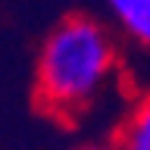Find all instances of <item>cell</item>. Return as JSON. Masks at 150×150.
<instances>
[{
  "mask_svg": "<svg viewBox=\"0 0 150 150\" xmlns=\"http://www.w3.org/2000/svg\"><path fill=\"white\" fill-rule=\"evenodd\" d=\"M119 78L116 38L94 16H66L44 35L35 56V100L59 122L88 116Z\"/></svg>",
  "mask_w": 150,
  "mask_h": 150,
  "instance_id": "6da1fadb",
  "label": "cell"
},
{
  "mask_svg": "<svg viewBox=\"0 0 150 150\" xmlns=\"http://www.w3.org/2000/svg\"><path fill=\"white\" fill-rule=\"evenodd\" d=\"M72 150H116L112 144H103V141H84V144H75Z\"/></svg>",
  "mask_w": 150,
  "mask_h": 150,
  "instance_id": "277c9868",
  "label": "cell"
},
{
  "mask_svg": "<svg viewBox=\"0 0 150 150\" xmlns=\"http://www.w3.org/2000/svg\"><path fill=\"white\" fill-rule=\"evenodd\" d=\"M112 25L134 47L150 50V0H103Z\"/></svg>",
  "mask_w": 150,
  "mask_h": 150,
  "instance_id": "7a4b0ae2",
  "label": "cell"
},
{
  "mask_svg": "<svg viewBox=\"0 0 150 150\" xmlns=\"http://www.w3.org/2000/svg\"><path fill=\"white\" fill-rule=\"evenodd\" d=\"M116 150H150V94L138 97L128 106V112L122 116L116 138H112Z\"/></svg>",
  "mask_w": 150,
  "mask_h": 150,
  "instance_id": "3957f363",
  "label": "cell"
}]
</instances>
